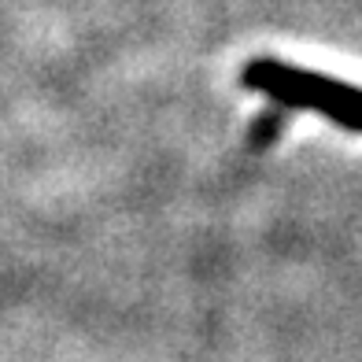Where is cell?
Returning a JSON list of instances; mask_svg holds the SVG:
<instances>
[{
  "mask_svg": "<svg viewBox=\"0 0 362 362\" xmlns=\"http://www.w3.org/2000/svg\"><path fill=\"white\" fill-rule=\"evenodd\" d=\"M244 86L262 89L274 100H281L288 107H310L322 111L325 119L340 122L344 129L362 134V89L348 86V81L325 78L315 71H300V67H285V63H270L259 59L244 71Z\"/></svg>",
  "mask_w": 362,
  "mask_h": 362,
  "instance_id": "6da1fadb",
  "label": "cell"
}]
</instances>
